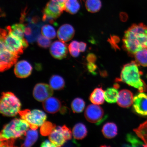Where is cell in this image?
<instances>
[{"label": "cell", "instance_id": "ac0fdd59", "mask_svg": "<svg viewBox=\"0 0 147 147\" xmlns=\"http://www.w3.org/2000/svg\"><path fill=\"white\" fill-rule=\"evenodd\" d=\"M90 100L92 103L100 105L104 103L105 99V91L102 88H96L94 90L90 95Z\"/></svg>", "mask_w": 147, "mask_h": 147}, {"label": "cell", "instance_id": "8d00e7d4", "mask_svg": "<svg viewBox=\"0 0 147 147\" xmlns=\"http://www.w3.org/2000/svg\"><path fill=\"white\" fill-rule=\"evenodd\" d=\"M87 60L89 62H94L95 60V55L92 54H89L88 56Z\"/></svg>", "mask_w": 147, "mask_h": 147}, {"label": "cell", "instance_id": "83f0119b", "mask_svg": "<svg viewBox=\"0 0 147 147\" xmlns=\"http://www.w3.org/2000/svg\"><path fill=\"white\" fill-rule=\"evenodd\" d=\"M85 102L83 100L80 98H75L71 104V108L74 113H80L84 109Z\"/></svg>", "mask_w": 147, "mask_h": 147}, {"label": "cell", "instance_id": "1f68e13d", "mask_svg": "<svg viewBox=\"0 0 147 147\" xmlns=\"http://www.w3.org/2000/svg\"><path fill=\"white\" fill-rule=\"evenodd\" d=\"M126 140L131 146L137 147L144 146V144L141 142L138 138L135 136L131 134H128L126 136Z\"/></svg>", "mask_w": 147, "mask_h": 147}, {"label": "cell", "instance_id": "9c48e42d", "mask_svg": "<svg viewBox=\"0 0 147 147\" xmlns=\"http://www.w3.org/2000/svg\"><path fill=\"white\" fill-rule=\"evenodd\" d=\"M19 55L13 53L5 47L4 42L1 40L0 71L3 72L10 69L17 62Z\"/></svg>", "mask_w": 147, "mask_h": 147}, {"label": "cell", "instance_id": "30bf717a", "mask_svg": "<svg viewBox=\"0 0 147 147\" xmlns=\"http://www.w3.org/2000/svg\"><path fill=\"white\" fill-rule=\"evenodd\" d=\"M103 109L99 105L91 104L88 106L85 110L84 116L87 120L93 123H100L104 119Z\"/></svg>", "mask_w": 147, "mask_h": 147}, {"label": "cell", "instance_id": "4dcf8cb0", "mask_svg": "<svg viewBox=\"0 0 147 147\" xmlns=\"http://www.w3.org/2000/svg\"><path fill=\"white\" fill-rule=\"evenodd\" d=\"M80 42L76 41L71 42L68 47L69 51L71 55L74 57H77L79 56L80 52Z\"/></svg>", "mask_w": 147, "mask_h": 147}, {"label": "cell", "instance_id": "5b68a950", "mask_svg": "<svg viewBox=\"0 0 147 147\" xmlns=\"http://www.w3.org/2000/svg\"><path fill=\"white\" fill-rule=\"evenodd\" d=\"M21 105L19 99L11 92L2 93L0 111L5 116L13 117L19 113Z\"/></svg>", "mask_w": 147, "mask_h": 147}, {"label": "cell", "instance_id": "7402d4cb", "mask_svg": "<svg viewBox=\"0 0 147 147\" xmlns=\"http://www.w3.org/2000/svg\"><path fill=\"white\" fill-rule=\"evenodd\" d=\"M119 92L117 88H108L105 91V99L109 103H115L117 101L119 95Z\"/></svg>", "mask_w": 147, "mask_h": 147}, {"label": "cell", "instance_id": "3957f363", "mask_svg": "<svg viewBox=\"0 0 147 147\" xmlns=\"http://www.w3.org/2000/svg\"><path fill=\"white\" fill-rule=\"evenodd\" d=\"M141 74L138 65L136 61H133L123 66L120 78L118 80L136 88L140 92H144L147 91V86L141 78Z\"/></svg>", "mask_w": 147, "mask_h": 147}, {"label": "cell", "instance_id": "603a6c76", "mask_svg": "<svg viewBox=\"0 0 147 147\" xmlns=\"http://www.w3.org/2000/svg\"><path fill=\"white\" fill-rule=\"evenodd\" d=\"M49 85L53 90H59L63 89L65 86V82L61 76L54 75L49 80Z\"/></svg>", "mask_w": 147, "mask_h": 147}, {"label": "cell", "instance_id": "277c9868", "mask_svg": "<svg viewBox=\"0 0 147 147\" xmlns=\"http://www.w3.org/2000/svg\"><path fill=\"white\" fill-rule=\"evenodd\" d=\"M6 29H1V40L4 42L5 47L11 52L18 55L22 54L25 49L28 47L27 40L22 39L13 34L10 26H7Z\"/></svg>", "mask_w": 147, "mask_h": 147}, {"label": "cell", "instance_id": "f1b7e54d", "mask_svg": "<svg viewBox=\"0 0 147 147\" xmlns=\"http://www.w3.org/2000/svg\"><path fill=\"white\" fill-rule=\"evenodd\" d=\"M41 32L42 35L50 39L56 37V32L54 28L49 25H45L42 27Z\"/></svg>", "mask_w": 147, "mask_h": 147}, {"label": "cell", "instance_id": "d590c367", "mask_svg": "<svg viewBox=\"0 0 147 147\" xmlns=\"http://www.w3.org/2000/svg\"><path fill=\"white\" fill-rule=\"evenodd\" d=\"M79 47H80V52H83L86 50L87 45L84 42H80Z\"/></svg>", "mask_w": 147, "mask_h": 147}, {"label": "cell", "instance_id": "7c38bea8", "mask_svg": "<svg viewBox=\"0 0 147 147\" xmlns=\"http://www.w3.org/2000/svg\"><path fill=\"white\" fill-rule=\"evenodd\" d=\"M133 106L138 114L147 116V94L142 92L136 95L134 98Z\"/></svg>", "mask_w": 147, "mask_h": 147}, {"label": "cell", "instance_id": "44dd1931", "mask_svg": "<svg viewBox=\"0 0 147 147\" xmlns=\"http://www.w3.org/2000/svg\"><path fill=\"white\" fill-rule=\"evenodd\" d=\"M24 142L21 145L22 147H31L36 142L38 139V134L36 130H28L26 135Z\"/></svg>", "mask_w": 147, "mask_h": 147}, {"label": "cell", "instance_id": "5bb4252c", "mask_svg": "<svg viewBox=\"0 0 147 147\" xmlns=\"http://www.w3.org/2000/svg\"><path fill=\"white\" fill-rule=\"evenodd\" d=\"M32 67L31 64L26 60L20 61L15 66L14 72L16 76L20 78H26L32 73Z\"/></svg>", "mask_w": 147, "mask_h": 147}, {"label": "cell", "instance_id": "f546056e", "mask_svg": "<svg viewBox=\"0 0 147 147\" xmlns=\"http://www.w3.org/2000/svg\"><path fill=\"white\" fill-rule=\"evenodd\" d=\"M56 127V126L49 122H45L41 126L40 133L44 136H49L53 130Z\"/></svg>", "mask_w": 147, "mask_h": 147}, {"label": "cell", "instance_id": "e575fe53", "mask_svg": "<svg viewBox=\"0 0 147 147\" xmlns=\"http://www.w3.org/2000/svg\"><path fill=\"white\" fill-rule=\"evenodd\" d=\"M41 147H56L49 140H46L42 143L41 145Z\"/></svg>", "mask_w": 147, "mask_h": 147}, {"label": "cell", "instance_id": "484cf974", "mask_svg": "<svg viewBox=\"0 0 147 147\" xmlns=\"http://www.w3.org/2000/svg\"><path fill=\"white\" fill-rule=\"evenodd\" d=\"M80 8V5L78 0H67L66 1L65 10L70 14H76Z\"/></svg>", "mask_w": 147, "mask_h": 147}, {"label": "cell", "instance_id": "52a82bcc", "mask_svg": "<svg viewBox=\"0 0 147 147\" xmlns=\"http://www.w3.org/2000/svg\"><path fill=\"white\" fill-rule=\"evenodd\" d=\"M72 132L65 125L55 128L49 135V139L56 147L61 146L72 138Z\"/></svg>", "mask_w": 147, "mask_h": 147}, {"label": "cell", "instance_id": "6da1fadb", "mask_svg": "<svg viewBox=\"0 0 147 147\" xmlns=\"http://www.w3.org/2000/svg\"><path fill=\"white\" fill-rule=\"evenodd\" d=\"M123 40L124 49L130 56L147 49V26L143 23L132 25L125 32Z\"/></svg>", "mask_w": 147, "mask_h": 147}, {"label": "cell", "instance_id": "7a4b0ae2", "mask_svg": "<svg viewBox=\"0 0 147 147\" xmlns=\"http://www.w3.org/2000/svg\"><path fill=\"white\" fill-rule=\"evenodd\" d=\"M30 127L26 121L15 119L5 125L0 134L1 146H13L16 140L26 135Z\"/></svg>", "mask_w": 147, "mask_h": 147}, {"label": "cell", "instance_id": "2e32d148", "mask_svg": "<svg viewBox=\"0 0 147 147\" xmlns=\"http://www.w3.org/2000/svg\"><path fill=\"white\" fill-rule=\"evenodd\" d=\"M75 34L73 27L69 24L61 26L57 32V36L60 41L64 42H68L72 39Z\"/></svg>", "mask_w": 147, "mask_h": 147}, {"label": "cell", "instance_id": "8fae6325", "mask_svg": "<svg viewBox=\"0 0 147 147\" xmlns=\"http://www.w3.org/2000/svg\"><path fill=\"white\" fill-rule=\"evenodd\" d=\"M54 93L53 89L50 85L45 83L36 84L33 90L34 98L38 102H43L52 96Z\"/></svg>", "mask_w": 147, "mask_h": 147}, {"label": "cell", "instance_id": "836d02e7", "mask_svg": "<svg viewBox=\"0 0 147 147\" xmlns=\"http://www.w3.org/2000/svg\"><path fill=\"white\" fill-rule=\"evenodd\" d=\"M88 69L90 72L95 74V71L96 69V66L94 62H89L88 64Z\"/></svg>", "mask_w": 147, "mask_h": 147}, {"label": "cell", "instance_id": "8992f818", "mask_svg": "<svg viewBox=\"0 0 147 147\" xmlns=\"http://www.w3.org/2000/svg\"><path fill=\"white\" fill-rule=\"evenodd\" d=\"M19 114L21 118L28 123L31 129L36 130L45 122L47 116L42 110L34 109L32 111L26 109L20 111Z\"/></svg>", "mask_w": 147, "mask_h": 147}, {"label": "cell", "instance_id": "4fadbf2b", "mask_svg": "<svg viewBox=\"0 0 147 147\" xmlns=\"http://www.w3.org/2000/svg\"><path fill=\"white\" fill-rule=\"evenodd\" d=\"M50 52L55 58L59 60L63 59L67 54V46L65 42L61 41H55L51 45Z\"/></svg>", "mask_w": 147, "mask_h": 147}, {"label": "cell", "instance_id": "cb8c5ba5", "mask_svg": "<svg viewBox=\"0 0 147 147\" xmlns=\"http://www.w3.org/2000/svg\"><path fill=\"white\" fill-rule=\"evenodd\" d=\"M134 131L144 142V146L147 147V120L134 129Z\"/></svg>", "mask_w": 147, "mask_h": 147}, {"label": "cell", "instance_id": "e0dca14e", "mask_svg": "<svg viewBox=\"0 0 147 147\" xmlns=\"http://www.w3.org/2000/svg\"><path fill=\"white\" fill-rule=\"evenodd\" d=\"M43 106L47 113L54 114L59 111L61 104L58 98L51 96L43 102Z\"/></svg>", "mask_w": 147, "mask_h": 147}, {"label": "cell", "instance_id": "4316f807", "mask_svg": "<svg viewBox=\"0 0 147 147\" xmlns=\"http://www.w3.org/2000/svg\"><path fill=\"white\" fill-rule=\"evenodd\" d=\"M85 5L88 11L95 13L100 10L102 5L100 0H86Z\"/></svg>", "mask_w": 147, "mask_h": 147}, {"label": "cell", "instance_id": "9a60e30c", "mask_svg": "<svg viewBox=\"0 0 147 147\" xmlns=\"http://www.w3.org/2000/svg\"><path fill=\"white\" fill-rule=\"evenodd\" d=\"M134 98L131 91L127 89L121 90L119 92L117 104L121 107H129L133 104Z\"/></svg>", "mask_w": 147, "mask_h": 147}, {"label": "cell", "instance_id": "ffe728a7", "mask_svg": "<svg viewBox=\"0 0 147 147\" xmlns=\"http://www.w3.org/2000/svg\"><path fill=\"white\" fill-rule=\"evenodd\" d=\"M87 128L84 124L78 123L75 125L73 129L72 133L74 138L77 140H82L87 135Z\"/></svg>", "mask_w": 147, "mask_h": 147}, {"label": "cell", "instance_id": "d6986e66", "mask_svg": "<svg viewBox=\"0 0 147 147\" xmlns=\"http://www.w3.org/2000/svg\"><path fill=\"white\" fill-rule=\"evenodd\" d=\"M102 132L104 136L106 138H113L117 135V125L113 123H107L103 126Z\"/></svg>", "mask_w": 147, "mask_h": 147}, {"label": "cell", "instance_id": "74e56055", "mask_svg": "<svg viewBox=\"0 0 147 147\" xmlns=\"http://www.w3.org/2000/svg\"><path fill=\"white\" fill-rule=\"evenodd\" d=\"M51 1L56 2L62 5H65V1L67 0H51Z\"/></svg>", "mask_w": 147, "mask_h": 147}, {"label": "cell", "instance_id": "ba28073f", "mask_svg": "<svg viewBox=\"0 0 147 147\" xmlns=\"http://www.w3.org/2000/svg\"><path fill=\"white\" fill-rule=\"evenodd\" d=\"M64 10L65 5L50 1L43 9L42 20L52 24L61 15Z\"/></svg>", "mask_w": 147, "mask_h": 147}, {"label": "cell", "instance_id": "d4e9b609", "mask_svg": "<svg viewBox=\"0 0 147 147\" xmlns=\"http://www.w3.org/2000/svg\"><path fill=\"white\" fill-rule=\"evenodd\" d=\"M134 56L138 65L147 67V49H143L138 51Z\"/></svg>", "mask_w": 147, "mask_h": 147}, {"label": "cell", "instance_id": "d6a6232c", "mask_svg": "<svg viewBox=\"0 0 147 147\" xmlns=\"http://www.w3.org/2000/svg\"><path fill=\"white\" fill-rule=\"evenodd\" d=\"M38 45L43 48H47L51 45V41L50 39L43 36H39L37 39Z\"/></svg>", "mask_w": 147, "mask_h": 147}]
</instances>
